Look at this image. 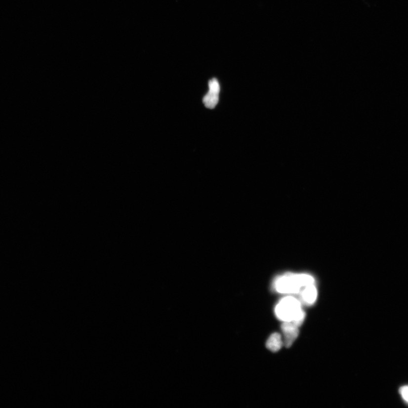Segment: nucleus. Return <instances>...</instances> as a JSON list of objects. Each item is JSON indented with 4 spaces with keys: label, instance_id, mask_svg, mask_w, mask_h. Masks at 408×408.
Masks as SVG:
<instances>
[{
    "label": "nucleus",
    "instance_id": "f257e3e1",
    "mask_svg": "<svg viewBox=\"0 0 408 408\" xmlns=\"http://www.w3.org/2000/svg\"><path fill=\"white\" fill-rule=\"evenodd\" d=\"M315 283L313 276L307 274H287L278 277L273 284L275 289L283 294L298 293L301 288Z\"/></svg>",
    "mask_w": 408,
    "mask_h": 408
},
{
    "label": "nucleus",
    "instance_id": "f03ea898",
    "mask_svg": "<svg viewBox=\"0 0 408 408\" xmlns=\"http://www.w3.org/2000/svg\"><path fill=\"white\" fill-rule=\"evenodd\" d=\"M275 313L280 320L292 322L298 327L302 325L305 318V313L302 309L301 303L292 296L281 300L276 307Z\"/></svg>",
    "mask_w": 408,
    "mask_h": 408
},
{
    "label": "nucleus",
    "instance_id": "7ed1b4c3",
    "mask_svg": "<svg viewBox=\"0 0 408 408\" xmlns=\"http://www.w3.org/2000/svg\"><path fill=\"white\" fill-rule=\"evenodd\" d=\"M209 90L203 98V103L207 109H213L217 105L220 86L217 79H213L209 82Z\"/></svg>",
    "mask_w": 408,
    "mask_h": 408
},
{
    "label": "nucleus",
    "instance_id": "20e7f679",
    "mask_svg": "<svg viewBox=\"0 0 408 408\" xmlns=\"http://www.w3.org/2000/svg\"><path fill=\"white\" fill-rule=\"evenodd\" d=\"M282 328L284 335V345L289 348L298 336V326L292 322H284Z\"/></svg>",
    "mask_w": 408,
    "mask_h": 408
},
{
    "label": "nucleus",
    "instance_id": "39448f33",
    "mask_svg": "<svg viewBox=\"0 0 408 408\" xmlns=\"http://www.w3.org/2000/svg\"><path fill=\"white\" fill-rule=\"evenodd\" d=\"M317 290L314 285H310L305 287L302 292V298L307 304H313L317 298Z\"/></svg>",
    "mask_w": 408,
    "mask_h": 408
},
{
    "label": "nucleus",
    "instance_id": "423d86ee",
    "mask_svg": "<svg viewBox=\"0 0 408 408\" xmlns=\"http://www.w3.org/2000/svg\"><path fill=\"white\" fill-rule=\"evenodd\" d=\"M282 336L278 333L272 334L267 342V348L273 352L279 351L282 348Z\"/></svg>",
    "mask_w": 408,
    "mask_h": 408
},
{
    "label": "nucleus",
    "instance_id": "0eeeda50",
    "mask_svg": "<svg viewBox=\"0 0 408 408\" xmlns=\"http://www.w3.org/2000/svg\"><path fill=\"white\" fill-rule=\"evenodd\" d=\"M399 392L404 401L408 403V386L402 387L400 388Z\"/></svg>",
    "mask_w": 408,
    "mask_h": 408
}]
</instances>
